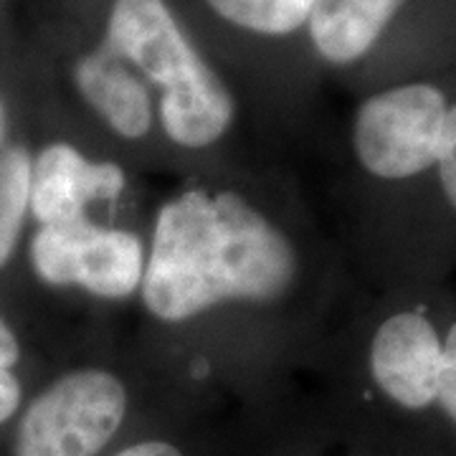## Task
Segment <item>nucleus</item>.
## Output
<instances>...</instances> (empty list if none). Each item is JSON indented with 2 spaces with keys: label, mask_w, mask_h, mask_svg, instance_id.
Masks as SVG:
<instances>
[{
  "label": "nucleus",
  "mask_w": 456,
  "mask_h": 456,
  "mask_svg": "<svg viewBox=\"0 0 456 456\" xmlns=\"http://www.w3.org/2000/svg\"><path fill=\"white\" fill-rule=\"evenodd\" d=\"M145 248L137 297L165 327L196 325L228 307L274 310L310 279L299 239L231 185H188L165 198Z\"/></svg>",
  "instance_id": "f257e3e1"
},
{
  "label": "nucleus",
  "mask_w": 456,
  "mask_h": 456,
  "mask_svg": "<svg viewBox=\"0 0 456 456\" xmlns=\"http://www.w3.org/2000/svg\"><path fill=\"white\" fill-rule=\"evenodd\" d=\"M107 41L155 94L158 130L185 152L221 145L236 125V97L198 49L170 0H110Z\"/></svg>",
  "instance_id": "f03ea898"
},
{
  "label": "nucleus",
  "mask_w": 456,
  "mask_h": 456,
  "mask_svg": "<svg viewBox=\"0 0 456 456\" xmlns=\"http://www.w3.org/2000/svg\"><path fill=\"white\" fill-rule=\"evenodd\" d=\"M449 104V92L428 79L368 94L350 119V155L360 178L386 198L416 200L421 213Z\"/></svg>",
  "instance_id": "7ed1b4c3"
},
{
  "label": "nucleus",
  "mask_w": 456,
  "mask_h": 456,
  "mask_svg": "<svg viewBox=\"0 0 456 456\" xmlns=\"http://www.w3.org/2000/svg\"><path fill=\"white\" fill-rule=\"evenodd\" d=\"M130 413V388L110 365H79L33 398L16 431V456H97Z\"/></svg>",
  "instance_id": "20e7f679"
},
{
  "label": "nucleus",
  "mask_w": 456,
  "mask_h": 456,
  "mask_svg": "<svg viewBox=\"0 0 456 456\" xmlns=\"http://www.w3.org/2000/svg\"><path fill=\"white\" fill-rule=\"evenodd\" d=\"M28 254L44 284L79 289L104 302L137 297L145 277V239L132 228L99 224L97 218L38 226Z\"/></svg>",
  "instance_id": "39448f33"
},
{
  "label": "nucleus",
  "mask_w": 456,
  "mask_h": 456,
  "mask_svg": "<svg viewBox=\"0 0 456 456\" xmlns=\"http://www.w3.org/2000/svg\"><path fill=\"white\" fill-rule=\"evenodd\" d=\"M125 167L94 158L71 142H51L33 155L28 213L38 226L94 218L97 206H114L127 193Z\"/></svg>",
  "instance_id": "423d86ee"
},
{
  "label": "nucleus",
  "mask_w": 456,
  "mask_h": 456,
  "mask_svg": "<svg viewBox=\"0 0 456 456\" xmlns=\"http://www.w3.org/2000/svg\"><path fill=\"white\" fill-rule=\"evenodd\" d=\"M71 86L89 117L110 137L142 145L158 130L155 94L134 66L99 38L71 61Z\"/></svg>",
  "instance_id": "0eeeda50"
},
{
  "label": "nucleus",
  "mask_w": 456,
  "mask_h": 456,
  "mask_svg": "<svg viewBox=\"0 0 456 456\" xmlns=\"http://www.w3.org/2000/svg\"><path fill=\"white\" fill-rule=\"evenodd\" d=\"M416 226L421 231L406 279L401 281L449 277L456 269V97H452L441 127L436 165L426 185Z\"/></svg>",
  "instance_id": "6e6552de"
},
{
  "label": "nucleus",
  "mask_w": 456,
  "mask_h": 456,
  "mask_svg": "<svg viewBox=\"0 0 456 456\" xmlns=\"http://www.w3.org/2000/svg\"><path fill=\"white\" fill-rule=\"evenodd\" d=\"M408 0H314L305 36L330 69H353L383 41Z\"/></svg>",
  "instance_id": "1a4fd4ad"
},
{
  "label": "nucleus",
  "mask_w": 456,
  "mask_h": 456,
  "mask_svg": "<svg viewBox=\"0 0 456 456\" xmlns=\"http://www.w3.org/2000/svg\"><path fill=\"white\" fill-rule=\"evenodd\" d=\"M31 165L33 155L13 137L5 99L0 97V269L13 256L28 216Z\"/></svg>",
  "instance_id": "9d476101"
},
{
  "label": "nucleus",
  "mask_w": 456,
  "mask_h": 456,
  "mask_svg": "<svg viewBox=\"0 0 456 456\" xmlns=\"http://www.w3.org/2000/svg\"><path fill=\"white\" fill-rule=\"evenodd\" d=\"M314 0H203L216 20L239 36L281 41L305 33Z\"/></svg>",
  "instance_id": "9b49d317"
},
{
  "label": "nucleus",
  "mask_w": 456,
  "mask_h": 456,
  "mask_svg": "<svg viewBox=\"0 0 456 456\" xmlns=\"http://www.w3.org/2000/svg\"><path fill=\"white\" fill-rule=\"evenodd\" d=\"M20 398H23V388L18 375L13 373V368L0 365V424H5L20 408Z\"/></svg>",
  "instance_id": "f8f14e48"
},
{
  "label": "nucleus",
  "mask_w": 456,
  "mask_h": 456,
  "mask_svg": "<svg viewBox=\"0 0 456 456\" xmlns=\"http://www.w3.org/2000/svg\"><path fill=\"white\" fill-rule=\"evenodd\" d=\"M112 456H185L180 452L175 444L163 439H145L137 441V444H130L125 449H119L117 454Z\"/></svg>",
  "instance_id": "ddd939ff"
},
{
  "label": "nucleus",
  "mask_w": 456,
  "mask_h": 456,
  "mask_svg": "<svg viewBox=\"0 0 456 456\" xmlns=\"http://www.w3.org/2000/svg\"><path fill=\"white\" fill-rule=\"evenodd\" d=\"M18 360H20V342L13 335V330L8 327V322L0 317V365L16 368Z\"/></svg>",
  "instance_id": "4468645a"
}]
</instances>
